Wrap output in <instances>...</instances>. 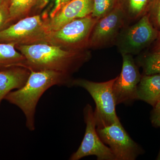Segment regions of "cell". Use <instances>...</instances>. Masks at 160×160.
<instances>
[{
	"label": "cell",
	"mask_w": 160,
	"mask_h": 160,
	"mask_svg": "<svg viewBox=\"0 0 160 160\" xmlns=\"http://www.w3.org/2000/svg\"><path fill=\"white\" fill-rule=\"evenodd\" d=\"M30 72L29 69L20 66L0 71V106L10 92L20 89L25 85Z\"/></svg>",
	"instance_id": "7c38bea8"
},
{
	"label": "cell",
	"mask_w": 160,
	"mask_h": 160,
	"mask_svg": "<svg viewBox=\"0 0 160 160\" xmlns=\"http://www.w3.org/2000/svg\"><path fill=\"white\" fill-rule=\"evenodd\" d=\"M157 160H160V150L159 153L158 155V157L157 158Z\"/></svg>",
	"instance_id": "484cf974"
},
{
	"label": "cell",
	"mask_w": 160,
	"mask_h": 160,
	"mask_svg": "<svg viewBox=\"0 0 160 160\" xmlns=\"http://www.w3.org/2000/svg\"><path fill=\"white\" fill-rule=\"evenodd\" d=\"M148 14L153 26L160 30V0H153Z\"/></svg>",
	"instance_id": "d6986e66"
},
{
	"label": "cell",
	"mask_w": 160,
	"mask_h": 160,
	"mask_svg": "<svg viewBox=\"0 0 160 160\" xmlns=\"http://www.w3.org/2000/svg\"><path fill=\"white\" fill-rule=\"evenodd\" d=\"M118 0H93L91 15L99 19L111 12L116 7Z\"/></svg>",
	"instance_id": "ac0fdd59"
},
{
	"label": "cell",
	"mask_w": 160,
	"mask_h": 160,
	"mask_svg": "<svg viewBox=\"0 0 160 160\" xmlns=\"http://www.w3.org/2000/svg\"><path fill=\"white\" fill-rule=\"evenodd\" d=\"M12 1V0H6V5L9 6Z\"/></svg>",
	"instance_id": "d4e9b609"
},
{
	"label": "cell",
	"mask_w": 160,
	"mask_h": 160,
	"mask_svg": "<svg viewBox=\"0 0 160 160\" xmlns=\"http://www.w3.org/2000/svg\"><path fill=\"white\" fill-rule=\"evenodd\" d=\"M72 80V77L58 72L31 71L25 85L10 92L4 100L22 111L26 117V127L30 131H34L37 106L44 92L54 86L71 87Z\"/></svg>",
	"instance_id": "7a4b0ae2"
},
{
	"label": "cell",
	"mask_w": 160,
	"mask_h": 160,
	"mask_svg": "<svg viewBox=\"0 0 160 160\" xmlns=\"http://www.w3.org/2000/svg\"><path fill=\"white\" fill-rule=\"evenodd\" d=\"M16 48L26 58L25 67L30 71L51 70L71 77L91 57L88 49L66 50L46 43L17 45Z\"/></svg>",
	"instance_id": "6da1fadb"
},
{
	"label": "cell",
	"mask_w": 160,
	"mask_h": 160,
	"mask_svg": "<svg viewBox=\"0 0 160 160\" xmlns=\"http://www.w3.org/2000/svg\"><path fill=\"white\" fill-rule=\"evenodd\" d=\"M98 20L89 15L72 20L59 29L49 32L43 43L58 46L66 50L89 49L92 31Z\"/></svg>",
	"instance_id": "277c9868"
},
{
	"label": "cell",
	"mask_w": 160,
	"mask_h": 160,
	"mask_svg": "<svg viewBox=\"0 0 160 160\" xmlns=\"http://www.w3.org/2000/svg\"><path fill=\"white\" fill-rule=\"evenodd\" d=\"M46 15L30 16L11 24L0 32V43L29 45L43 43L47 33Z\"/></svg>",
	"instance_id": "5b68a950"
},
{
	"label": "cell",
	"mask_w": 160,
	"mask_h": 160,
	"mask_svg": "<svg viewBox=\"0 0 160 160\" xmlns=\"http://www.w3.org/2000/svg\"><path fill=\"white\" fill-rule=\"evenodd\" d=\"M155 42V46L153 48V51L160 52V30L159 31L158 35Z\"/></svg>",
	"instance_id": "603a6c76"
},
{
	"label": "cell",
	"mask_w": 160,
	"mask_h": 160,
	"mask_svg": "<svg viewBox=\"0 0 160 160\" xmlns=\"http://www.w3.org/2000/svg\"><path fill=\"white\" fill-rule=\"evenodd\" d=\"M54 7L49 13V18L54 16L66 3L70 0H54Z\"/></svg>",
	"instance_id": "7402d4cb"
},
{
	"label": "cell",
	"mask_w": 160,
	"mask_h": 160,
	"mask_svg": "<svg viewBox=\"0 0 160 160\" xmlns=\"http://www.w3.org/2000/svg\"><path fill=\"white\" fill-rule=\"evenodd\" d=\"M150 120L152 126L160 128V101L153 106Z\"/></svg>",
	"instance_id": "44dd1931"
},
{
	"label": "cell",
	"mask_w": 160,
	"mask_h": 160,
	"mask_svg": "<svg viewBox=\"0 0 160 160\" xmlns=\"http://www.w3.org/2000/svg\"><path fill=\"white\" fill-rule=\"evenodd\" d=\"M153 0H118L127 23L137 21L148 14Z\"/></svg>",
	"instance_id": "5bb4252c"
},
{
	"label": "cell",
	"mask_w": 160,
	"mask_h": 160,
	"mask_svg": "<svg viewBox=\"0 0 160 160\" xmlns=\"http://www.w3.org/2000/svg\"><path fill=\"white\" fill-rule=\"evenodd\" d=\"M93 0H70L54 16L48 18V32L59 29L72 20L91 15Z\"/></svg>",
	"instance_id": "8fae6325"
},
{
	"label": "cell",
	"mask_w": 160,
	"mask_h": 160,
	"mask_svg": "<svg viewBox=\"0 0 160 160\" xmlns=\"http://www.w3.org/2000/svg\"><path fill=\"white\" fill-rule=\"evenodd\" d=\"M26 58L13 43H0V71L11 67H25Z\"/></svg>",
	"instance_id": "9a60e30c"
},
{
	"label": "cell",
	"mask_w": 160,
	"mask_h": 160,
	"mask_svg": "<svg viewBox=\"0 0 160 160\" xmlns=\"http://www.w3.org/2000/svg\"><path fill=\"white\" fill-rule=\"evenodd\" d=\"M97 131L103 142L109 146L116 160H135L144 153L142 148L130 138L120 120L109 126L97 127Z\"/></svg>",
	"instance_id": "52a82bcc"
},
{
	"label": "cell",
	"mask_w": 160,
	"mask_h": 160,
	"mask_svg": "<svg viewBox=\"0 0 160 160\" xmlns=\"http://www.w3.org/2000/svg\"><path fill=\"white\" fill-rule=\"evenodd\" d=\"M83 114L86 124L85 135L78 149L69 159L79 160L86 157L95 156L98 160H116L111 149L105 145L98 134L94 110L90 104L85 106Z\"/></svg>",
	"instance_id": "ba28073f"
},
{
	"label": "cell",
	"mask_w": 160,
	"mask_h": 160,
	"mask_svg": "<svg viewBox=\"0 0 160 160\" xmlns=\"http://www.w3.org/2000/svg\"><path fill=\"white\" fill-rule=\"evenodd\" d=\"M4 5H6V0H0V6Z\"/></svg>",
	"instance_id": "cb8c5ba5"
},
{
	"label": "cell",
	"mask_w": 160,
	"mask_h": 160,
	"mask_svg": "<svg viewBox=\"0 0 160 160\" xmlns=\"http://www.w3.org/2000/svg\"><path fill=\"white\" fill-rule=\"evenodd\" d=\"M123 64L119 75L113 83L112 91L116 105L129 104L138 100L137 87L142 74L132 55L122 54Z\"/></svg>",
	"instance_id": "30bf717a"
},
{
	"label": "cell",
	"mask_w": 160,
	"mask_h": 160,
	"mask_svg": "<svg viewBox=\"0 0 160 160\" xmlns=\"http://www.w3.org/2000/svg\"><path fill=\"white\" fill-rule=\"evenodd\" d=\"M45 0H12L9 6L10 25L29 15L32 11ZM9 25V26H10Z\"/></svg>",
	"instance_id": "2e32d148"
},
{
	"label": "cell",
	"mask_w": 160,
	"mask_h": 160,
	"mask_svg": "<svg viewBox=\"0 0 160 160\" xmlns=\"http://www.w3.org/2000/svg\"><path fill=\"white\" fill-rule=\"evenodd\" d=\"M159 31L152 25L147 14L133 25L124 26L115 45L121 54H138L155 42Z\"/></svg>",
	"instance_id": "8992f818"
},
{
	"label": "cell",
	"mask_w": 160,
	"mask_h": 160,
	"mask_svg": "<svg viewBox=\"0 0 160 160\" xmlns=\"http://www.w3.org/2000/svg\"><path fill=\"white\" fill-rule=\"evenodd\" d=\"M138 100L152 107L160 101V74L142 75L137 87Z\"/></svg>",
	"instance_id": "4fadbf2b"
},
{
	"label": "cell",
	"mask_w": 160,
	"mask_h": 160,
	"mask_svg": "<svg viewBox=\"0 0 160 160\" xmlns=\"http://www.w3.org/2000/svg\"><path fill=\"white\" fill-rule=\"evenodd\" d=\"M128 25L118 4L111 12L98 20L92 31L88 48L102 49L115 45L120 31Z\"/></svg>",
	"instance_id": "9c48e42d"
},
{
	"label": "cell",
	"mask_w": 160,
	"mask_h": 160,
	"mask_svg": "<svg viewBox=\"0 0 160 160\" xmlns=\"http://www.w3.org/2000/svg\"><path fill=\"white\" fill-rule=\"evenodd\" d=\"M9 6H0V32L10 25Z\"/></svg>",
	"instance_id": "ffe728a7"
},
{
	"label": "cell",
	"mask_w": 160,
	"mask_h": 160,
	"mask_svg": "<svg viewBox=\"0 0 160 160\" xmlns=\"http://www.w3.org/2000/svg\"><path fill=\"white\" fill-rule=\"evenodd\" d=\"M138 64L142 68L144 75L160 74V52L152 51L138 58Z\"/></svg>",
	"instance_id": "e0dca14e"
},
{
	"label": "cell",
	"mask_w": 160,
	"mask_h": 160,
	"mask_svg": "<svg viewBox=\"0 0 160 160\" xmlns=\"http://www.w3.org/2000/svg\"><path fill=\"white\" fill-rule=\"evenodd\" d=\"M116 79L117 77L102 82L82 78L72 81L71 87L78 86L86 89L94 100L96 105L94 117L98 128L110 126L119 120L116 112V105L112 91Z\"/></svg>",
	"instance_id": "3957f363"
}]
</instances>
